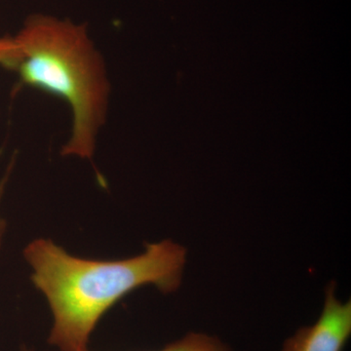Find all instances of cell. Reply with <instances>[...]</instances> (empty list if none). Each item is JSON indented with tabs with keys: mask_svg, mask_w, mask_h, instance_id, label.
<instances>
[{
	"mask_svg": "<svg viewBox=\"0 0 351 351\" xmlns=\"http://www.w3.org/2000/svg\"><path fill=\"white\" fill-rule=\"evenodd\" d=\"M145 247L137 257L95 261L69 255L51 240L27 245L24 254L32 269V283L45 295L54 318L51 346L61 351H87L99 321L124 295L147 284L164 293L177 290L186 250L168 240Z\"/></svg>",
	"mask_w": 351,
	"mask_h": 351,
	"instance_id": "1",
	"label": "cell"
},
{
	"mask_svg": "<svg viewBox=\"0 0 351 351\" xmlns=\"http://www.w3.org/2000/svg\"><path fill=\"white\" fill-rule=\"evenodd\" d=\"M20 50V84L66 101L73 115L63 156L92 158L107 117L110 83L105 63L84 25L34 14L14 36Z\"/></svg>",
	"mask_w": 351,
	"mask_h": 351,
	"instance_id": "2",
	"label": "cell"
},
{
	"mask_svg": "<svg viewBox=\"0 0 351 351\" xmlns=\"http://www.w3.org/2000/svg\"><path fill=\"white\" fill-rule=\"evenodd\" d=\"M350 334V302H339L332 285L328 288L319 319L313 326L302 328L287 339L282 351H343Z\"/></svg>",
	"mask_w": 351,
	"mask_h": 351,
	"instance_id": "3",
	"label": "cell"
},
{
	"mask_svg": "<svg viewBox=\"0 0 351 351\" xmlns=\"http://www.w3.org/2000/svg\"><path fill=\"white\" fill-rule=\"evenodd\" d=\"M88 351V350H87ZM159 351H230L218 339L191 332Z\"/></svg>",
	"mask_w": 351,
	"mask_h": 351,
	"instance_id": "4",
	"label": "cell"
},
{
	"mask_svg": "<svg viewBox=\"0 0 351 351\" xmlns=\"http://www.w3.org/2000/svg\"><path fill=\"white\" fill-rule=\"evenodd\" d=\"M21 57L15 38L11 36L0 38V66L15 69Z\"/></svg>",
	"mask_w": 351,
	"mask_h": 351,
	"instance_id": "5",
	"label": "cell"
},
{
	"mask_svg": "<svg viewBox=\"0 0 351 351\" xmlns=\"http://www.w3.org/2000/svg\"><path fill=\"white\" fill-rule=\"evenodd\" d=\"M8 181V173L0 180V202H1L2 196H3L4 191H5L6 182ZM5 221L0 218V245H1L2 237H3L4 232H5Z\"/></svg>",
	"mask_w": 351,
	"mask_h": 351,
	"instance_id": "6",
	"label": "cell"
},
{
	"mask_svg": "<svg viewBox=\"0 0 351 351\" xmlns=\"http://www.w3.org/2000/svg\"><path fill=\"white\" fill-rule=\"evenodd\" d=\"M23 351H29V350H23Z\"/></svg>",
	"mask_w": 351,
	"mask_h": 351,
	"instance_id": "7",
	"label": "cell"
}]
</instances>
